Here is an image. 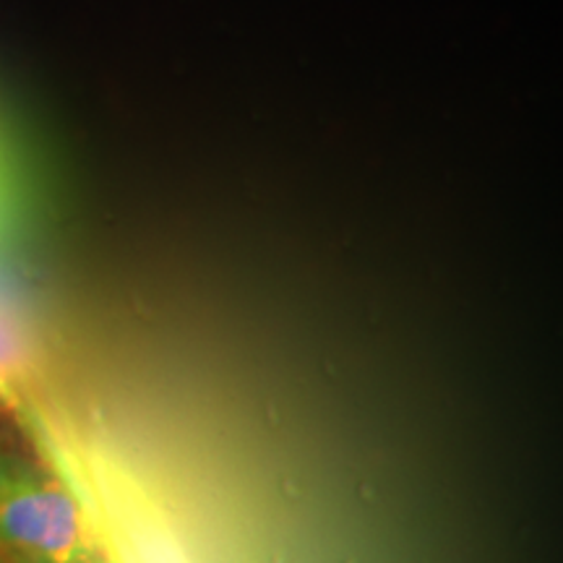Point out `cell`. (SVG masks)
<instances>
[{
  "label": "cell",
  "mask_w": 563,
  "mask_h": 563,
  "mask_svg": "<svg viewBox=\"0 0 563 563\" xmlns=\"http://www.w3.org/2000/svg\"><path fill=\"white\" fill-rule=\"evenodd\" d=\"M0 545L21 563H104L87 506L60 473L0 460Z\"/></svg>",
  "instance_id": "obj_1"
},
{
  "label": "cell",
  "mask_w": 563,
  "mask_h": 563,
  "mask_svg": "<svg viewBox=\"0 0 563 563\" xmlns=\"http://www.w3.org/2000/svg\"><path fill=\"white\" fill-rule=\"evenodd\" d=\"M37 391V357L21 327L0 311V405L5 410L32 415Z\"/></svg>",
  "instance_id": "obj_2"
}]
</instances>
